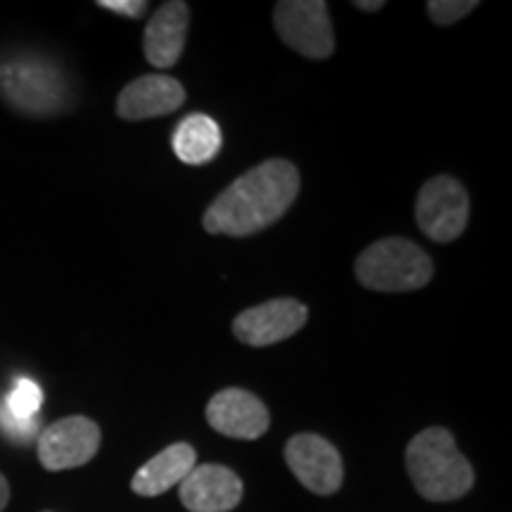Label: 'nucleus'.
Returning a JSON list of instances; mask_svg holds the SVG:
<instances>
[{"label":"nucleus","instance_id":"obj_1","mask_svg":"<svg viewBox=\"0 0 512 512\" xmlns=\"http://www.w3.org/2000/svg\"><path fill=\"white\" fill-rule=\"evenodd\" d=\"M299 195V171L287 159H266L209 204L204 230L211 235L247 238L283 219Z\"/></svg>","mask_w":512,"mask_h":512},{"label":"nucleus","instance_id":"obj_2","mask_svg":"<svg viewBox=\"0 0 512 512\" xmlns=\"http://www.w3.org/2000/svg\"><path fill=\"white\" fill-rule=\"evenodd\" d=\"M406 467L415 489L432 503L463 498L475 484V472L444 427H427L406 448Z\"/></svg>","mask_w":512,"mask_h":512},{"label":"nucleus","instance_id":"obj_3","mask_svg":"<svg viewBox=\"0 0 512 512\" xmlns=\"http://www.w3.org/2000/svg\"><path fill=\"white\" fill-rule=\"evenodd\" d=\"M434 266L425 249L403 238H384L356 259L358 283L375 292H413L432 280Z\"/></svg>","mask_w":512,"mask_h":512},{"label":"nucleus","instance_id":"obj_4","mask_svg":"<svg viewBox=\"0 0 512 512\" xmlns=\"http://www.w3.org/2000/svg\"><path fill=\"white\" fill-rule=\"evenodd\" d=\"M0 93L24 114L60 112L67 102V83L55 64L36 57H19L0 64Z\"/></svg>","mask_w":512,"mask_h":512},{"label":"nucleus","instance_id":"obj_5","mask_svg":"<svg viewBox=\"0 0 512 512\" xmlns=\"http://www.w3.org/2000/svg\"><path fill=\"white\" fill-rule=\"evenodd\" d=\"M273 24L294 53L325 60L335 53V34L323 0H280L273 10Z\"/></svg>","mask_w":512,"mask_h":512},{"label":"nucleus","instance_id":"obj_6","mask_svg":"<svg viewBox=\"0 0 512 512\" xmlns=\"http://www.w3.org/2000/svg\"><path fill=\"white\" fill-rule=\"evenodd\" d=\"M470 219V197L451 176H434L420 188L415 221L434 242H453L465 233Z\"/></svg>","mask_w":512,"mask_h":512},{"label":"nucleus","instance_id":"obj_7","mask_svg":"<svg viewBox=\"0 0 512 512\" xmlns=\"http://www.w3.org/2000/svg\"><path fill=\"white\" fill-rule=\"evenodd\" d=\"M100 427L86 415H69L38 434V460L50 472L74 470L93 460L100 448Z\"/></svg>","mask_w":512,"mask_h":512},{"label":"nucleus","instance_id":"obj_8","mask_svg":"<svg viewBox=\"0 0 512 512\" xmlns=\"http://www.w3.org/2000/svg\"><path fill=\"white\" fill-rule=\"evenodd\" d=\"M285 460L292 475L302 482L306 489L318 496H330L339 491L344 479L342 456L328 439L320 434L302 432L294 434L285 446Z\"/></svg>","mask_w":512,"mask_h":512},{"label":"nucleus","instance_id":"obj_9","mask_svg":"<svg viewBox=\"0 0 512 512\" xmlns=\"http://www.w3.org/2000/svg\"><path fill=\"white\" fill-rule=\"evenodd\" d=\"M309 320V309L292 297H280L238 313L233 335L249 347H271L297 335Z\"/></svg>","mask_w":512,"mask_h":512},{"label":"nucleus","instance_id":"obj_10","mask_svg":"<svg viewBox=\"0 0 512 512\" xmlns=\"http://www.w3.org/2000/svg\"><path fill=\"white\" fill-rule=\"evenodd\" d=\"M207 422L216 432L230 439H259L271 427V415L264 401L247 389H223L209 401Z\"/></svg>","mask_w":512,"mask_h":512},{"label":"nucleus","instance_id":"obj_11","mask_svg":"<svg viewBox=\"0 0 512 512\" xmlns=\"http://www.w3.org/2000/svg\"><path fill=\"white\" fill-rule=\"evenodd\" d=\"M242 501V479L230 467L195 465L181 482V503L190 512H230Z\"/></svg>","mask_w":512,"mask_h":512},{"label":"nucleus","instance_id":"obj_12","mask_svg":"<svg viewBox=\"0 0 512 512\" xmlns=\"http://www.w3.org/2000/svg\"><path fill=\"white\" fill-rule=\"evenodd\" d=\"M185 102V88L166 74H145L133 79L117 98V114L126 121L166 117Z\"/></svg>","mask_w":512,"mask_h":512},{"label":"nucleus","instance_id":"obj_13","mask_svg":"<svg viewBox=\"0 0 512 512\" xmlns=\"http://www.w3.org/2000/svg\"><path fill=\"white\" fill-rule=\"evenodd\" d=\"M190 27V10L181 0L164 3L150 17L143 36V50L152 67L169 69L181 60Z\"/></svg>","mask_w":512,"mask_h":512},{"label":"nucleus","instance_id":"obj_14","mask_svg":"<svg viewBox=\"0 0 512 512\" xmlns=\"http://www.w3.org/2000/svg\"><path fill=\"white\" fill-rule=\"evenodd\" d=\"M197 465V453L190 444H171L162 453L147 460L133 477L131 489L138 496H162L169 489H174L190 475L192 467Z\"/></svg>","mask_w":512,"mask_h":512},{"label":"nucleus","instance_id":"obj_15","mask_svg":"<svg viewBox=\"0 0 512 512\" xmlns=\"http://www.w3.org/2000/svg\"><path fill=\"white\" fill-rule=\"evenodd\" d=\"M174 152L183 164L202 166L221 152V128L207 114H188L174 131Z\"/></svg>","mask_w":512,"mask_h":512},{"label":"nucleus","instance_id":"obj_16","mask_svg":"<svg viewBox=\"0 0 512 512\" xmlns=\"http://www.w3.org/2000/svg\"><path fill=\"white\" fill-rule=\"evenodd\" d=\"M5 406V411L15 415L19 420H34L38 418V411L43 406V392L41 387L29 377H17L12 382L8 396L0 401Z\"/></svg>","mask_w":512,"mask_h":512},{"label":"nucleus","instance_id":"obj_17","mask_svg":"<svg viewBox=\"0 0 512 512\" xmlns=\"http://www.w3.org/2000/svg\"><path fill=\"white\" fill-rule=\"evenodd\" d=\"M477 8V0H430V3H427V15H430L432 22L439 24V27H448V24L460 22V19L467 17Z\"/></svg>","mask_w":512,"mask_h":512},{"label":"nucleus","instance_id":"obj_18","mask_svg":"<svg viewBox=\"0 0 512 512\" xmlns=\"http://www.w3.org/2000/svg\"><path fill=\"white\" fill-rule=\"evenodd\" d=\"M0 432L12 441H17V444H27V441H31L38 434V418L19 420L5 411V406L0 403Z\"/></svg>","mask_w":512,"mask_h":512},{"label":"nucleus","instance_id":"obj_19","mask_svg":"<svg viewBox=\"0 0 512 512\" xmlns=\"http://www.w3.org/2000/svg\"><path fill=\"white\" fill-rule=\"evenodd\" d=\"M98 5L100 8L114 12V15H121L128 19H140L147 10L145 0H100Z\"/></svg>","mask_w":512,"mask_h":512},{"label":"nucleus","instance_id":"obj_20","mask_svg":"<svg viewBox=\"0 0 512 512\" xmlns=\"http://www.w3.org/2000/svg\"><path fill=\"white\" fill-rule=\"evenodd\" d=\"M8 503H10V484L8 479L0 475V512L8 508Z\"/></svg>","mask_w":512,"mask_h":512},{"label":"nucleus","instance_id":"obj_21","mask_svg":"<svg viewBox=\"0 0 512 512\" xmlns=\"http://www.w3.org/2000/svg\"><path fill=\"white\" fill-rule=\"evenodd\" d=\"M354 8L363 10V12H377V10L384 8V0H375V3H366V0H356Z\"/></svg>","mask_w":512,"mask_h":512}]
</instances>
